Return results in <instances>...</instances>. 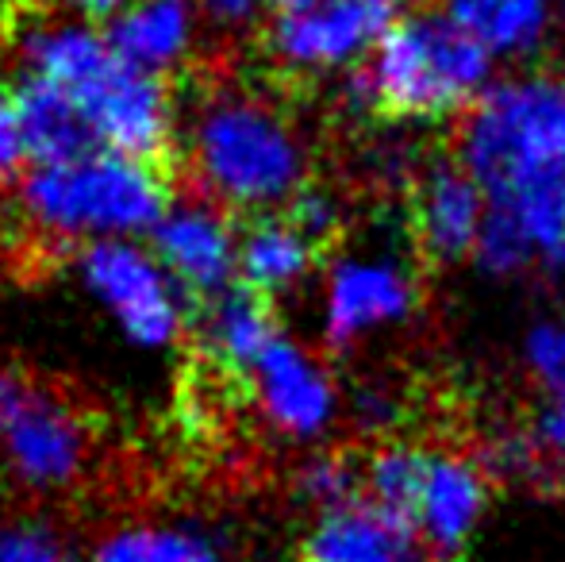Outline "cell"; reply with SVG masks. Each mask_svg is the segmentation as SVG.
Instances as JSON below:
<instances>
[{
	"label": "cell",
	"mask_w": 565,
	"mask_h": 562,
	"mask_svg": "<svg viewBox=\"0 0 565 562\" xmlns=\"http://www.w3.org/2000/svg\"><path fill=\"white\" fill-rule=\"evenodd\" d=\"M427 474V450L408 447V443H388L365 463V494L370 505L396 520H416L419 489H424Z\"/></svg>",
	"instance_id": "44dd1931"
},
{
	"label": "cell",
	"mask_w": 565,
	"mask_h": 562,
	"mask_svg": "<svg viewBox=\"0 0 565 562\" xmlns=\"http://www.w3.org/2000/svg\"><path fill=\"white\" fill-rule=\"evenodd\" d=\"M97 562H216L201 536L173 528H131L97 551Z\"/></svg>",
	"instance_id": "7402d4cb"
},
{
	"label": "cell",
	"mask_w": 565,
	"mask_h": 562,
	"mask_svg": "<svg viewBox=\"0 0 565 562\" xmlns=\"http://www.w3.org/2000/svg\"><path fill=\"white\" fill-rule=\"evenodd\" d=\"M401 0H320L300 15H277L269 46L292 70H335L385 39Z\"/></svg>",
	"instance_id": "52a82bcc"
},
{
	"label": "cell",
	"mask_w": 565,
	"mask_h": 562,
	"mask_svg": "<svg viewBox=\"0 0 565 562\" xmlns=\"http://www.w3.org/2000/svg\"><path fill=\"white\" fill-rule=\"evenodd\" d=\"M489 82V51L439 12L408 15L385 31L358 93L396 120H435L466 108Z\"/></svg>",
	"instance_id": "7a4b0ae2"
},
{
	"label": "cell",
	"mask_w": 565,
	"mask_h": 562,
	"mask_svg": "<svg viewBox=\"0 0 565 562\" xmlns=\"http://www.w3.org/2000/svg\"><path fill=\"white\" fill-rule=\"evenodd\" d=\"M300 486H305L308 501L323 505V512H331V509H342V505L354 501L358 474L350 463H342V458L331 455V458H316V463H308Z\"/></svg>",
	"instance_id": "d4e9b609"
},
{
	"label": "cell",
	"mask_w": 565,
	"mask_h": 562,
	"mask_svg": "<svg viewBox=\"0 0 565 562\" xmlns=\"http://www.w3.org/2000/svg\"><path fill=\"white\" fill-rule=\"evenodd\" d=\"M62 4L77 8V12H89V15H108L113 8L124 4V0H62Z\"/></svg>",
	"instance_id": "1f68e13d"
},
{
	"label": "cell",
	"mask_w": 565,
	"mask_h": 562,
	"mask_svg": "<svg viewBox=\"0 0 565 562\" xmlns=\"http://www.w3.org/2000/svg\"><path fill=\"white\" fill-rule=\"evenodd\" d=\"M154 251L162 271L173 285H181V297L193 300V308L227 293L231 278L238 274L235 232L224 212L204 201L166 209V216L154 224Z\"/></svg>",
	"instance_id": "ba28073f"
},
{
	"label": "cell",
	"mask_w": 565,
	"mask_h": 562,
	"mask_svg": "<svg viewBox=\"0 0 565 562\" xmlns=\"http://www.w3.org/2000/svg\"><path fill=\"white\" fill-rule=\"evenodd\" d=\"M285 216H289V224L297 227V232H305L316 247L331 243L339 232V204H335V197L323 193V189H300L289 201Z\"/></svg>",
	"instance_id": "484cf974"
},
{
	"label": "cell",
	"mask_w": 565,
	"mask_h": 562,
	"mask_svg": "<svg viewBox=\"0 0 565 562\" xmlns=\"http://www.w3.org/2000/svg\"><path fill=\"white\" fill-rule=\"evenodd\" d=\"M166 193L170 185L158 166L97 147L66 162L35 166L20 181V201L35 224L97 240L154 227L166 216Z\"/></svg>",
	"instance_id": "277c9868"
},
{
	"label": "cell",
	"mask_w": 565,
	"mask_h": 562,
	"mask_svg": "<svg viewBox=\"0 0 565 562\" xmlns=\"http://www.w3.org/2000/svg\"><path fill=\"white\" fill-rule=\"evenodd\" d=\"M23 397H28V385H20L12 374H4V370H0V435H4L8 421L15 416V409H20Z\"/></svg>",
	"instance_id": "4dcf8cb0"
},
{
	"label": "cell",
	"mask_w": 565,
	"mask_h": 562,
	"mask_svg": "<svg viewBox=\"0 0 565 562\" xmlns=\"http://www.w3.org/2000/svg\"><path fill=\"white\" fill-rule=\"evenodd\" d=\"M196 312H201V347L227 374H250L266 347L277 339L274 308L262 293L246 285H231Z\"/></svg>",
	"instance_id": "9a60e30c"
},
{
	"label": "cell",
	"mask_w": 565,
	"mask_h": 562,
	"mask_svg": "<svg viewBox=\"0 0 565 562\" xmlns=\"http://www.w3.org/2000/svg\"><path fill=\"white\" fill-rule=\"evenodd\" d=\"M539 439L546 443V447L554 450V455L565 458V405H551L543 416V424H539Z\"/></svg>",
	"instance_id": "f1b7e54d"
},
{
	"label": "cell",
	"mask_w": 565,
	"mask_h": 562,
	"mask_svg": "<svg viewBox=\"0 0 565 562\" xmlns=\"http://www.w3.org/2000/svg\"><path fill=\"white\" fill-rule=\"evenodd\" d=\"M189 35H193L189 0H139L108 28V46L131 66L162 74L185 54Z\"/></svg>",
	"instance_id": "e0dca14e"
},
{
	"label": "cell",
	"mask_w": 565,
	"mask_h": 562,
	"mask_svg": "<svg viewBox=\"0 0 565 562\" xmlns=\"http://www.w3.org/2000/svg\"><path fill=\"white\" fill-rule=\"evenodd\" d=\"M0 443L28 486H66L85 463V424L66 405L35 390L20 401Z\"/></svg>",
	"instance_id": "9c48e42d"
},
{
	"label": "cell",
	"mask_w": 565,
	"mask_h": 562,
	"mask_svg": "<svg viewBox=\"0 0 565 562\" xmlns=\"http://www.w3.org/2000/svg\"><path fill=\"white\" fill-rule=\"evenodd\" d=\"M15 43L31 77L51 82L82 113L85 128L100 150L158 166L170 155L173 108L158 74L131 66L85 23L23 15Z\"/></svg>",
	"instance_id": "6da1fadb"
},
{
	"label": "cell",
	"mask_w": 565,
	"mask_h": 562,
	"mask_svg": "<svg viewBox=\"0 0 565 562\" xmlns=\"http://www.w3.org/2000/svg\"><path fill=\"white\" fill-rule=\"evenodd\" d=\"M20 158H23V139H20V120H15V100L0 85V181H8L20 170Z\"/></svg>",
	"instance_id": "83f0119b"
},
{
	"label": "cell",
	"mask_w": 565,
	"mask_h": 562,
	"mask_svg": "<svg viewBox=\"0 0 565 562\" xmlns=\"http://www.w3.org/2000/svg\"><path fill=\"white\" fill-rule=\"evenodd\" d=\"M250 382L262 413L285 435L308 439V435L323 432L335 416V390H331L328 374L281 336L266 347L258 367L250 370Z\"/></svg>",
	"instance_id": "30bf717a"
},
{
	"label": "cell",
	"mask_w": 565,
	"mask_h": 562,
	"mask_svg": "<svg viewBox=\"0 0 565 562\" xmlns=\"http://www.w3.org/2000/svg\"><path fill=\"white\" fill-rule=\"evenodd\" d=\"M461 170L484 197L508 181L565 170V74H535L489 89L461 131Z\"/></svg>",
	"instance_id": "5b68a950"
},
{
	"label": "cell",
	"mask_w": 565,
	"mask_h": 562,
	"mask_svg": "<svg viewBox=\"0 0 565 562\" xmlns=\"http://www.w3.org/2000/svg\"><path fill=\"white\" fill-rule=\"evenodd\" d=\"M477 263L492 274H512L527 263L535 251H531L527 235L504 216V212L489 209L484 212V224H481V235H477V247H473Z\"/></svg>",
	"instance_id": "603a6c76"
},
{
	"label": "cell",
	"mask_w": 565,
	"mask_h": 562,
	"mask_svg": "<svg viewBox=\"0 0 565 562\" xmlns=\"http://www.w3.org/2000/svg\"><path fill=\"white\" fill-rule=\"evenodd\" d=\"M527 367L551 393V405H565V324H539L527 336Z\"/></svg>",
	"instance_id": "cb8c5ba5"
},
{
	"label": "cell",
	"mask_w": 565,
	"mask_h": 562,
	"mask_svg": "<svg viewBox=\"0 0 565 562\" xmlns=\"http://www.w3.org/2000/svg\"><path fill=\"white\" fill-rule=\"evenodd\" d=\"M416 305V285L393 263L347 258L335 266L328 285V339L350 347L388 324H401Z\"/></svg>",
	"instance_id": "8fae6325"
},
{
	"label": "cell",
	"mask_w": 565,
	"mask_h": 562,
	"mask_svg": "<svg viewBox=\"0 0 565 562\" xmlns=\"http://www.w3.org/2000/svg\"><path fill=\"white\" fill-rule=\"evenodd\" d=\"M193 162L212 197L238 209H269L305 189V142L269 100L209 97L193 124Z\"/></svg>",
	"instance_id": "3957f363"
},
{
	"label": "cell",
	"mask_w": 565,
	"mask_h": 562,
	"mask_svg": "<svg viewBox=\"0 0 565 562\" xmlns=\"http://www.w3.org/2000/svg\"><path fill=\"white\" fill-rule=\"evenodd\" d=\"M305 562H431L419 532L370 501H350L320 517Z\"/></svg>",
	"instance_id": "7c38bea8"
},
{
	"label": "cell",
	"mask_w": 565,
	"mask_h": 562,
	"mask_svg": "<svg viewBox=\"0 0 565 562\" xmlns=\"http://www.w3.org/2000/svg\"><path fill=\"white\" fill-rule=\"evenodd\" d=\"M316 255L320 247L305 232H297L289 216H262L238 240V274L246 289L269 297V293L292 289L312 271Z\"/></svg>",
	"instance_id": "ac0fdd59"
},
{
	"label": "cell",
	"mask_w": 565,
	"mask_h": 562,
	"mask_svg": "<svg viewBox=\"0 0 565 562\" xmlns=\"http://www.w3.org/2000/svg\"><path fill=\"white\" fill-rule=\"evenodd\" d=\"M489 501L484 474L461 455H427L424 489H419L416 520L419 540L435 555H458L473 536Z\"/></svg>",
	"instance_id": "4fadbf2b"
},
{
	"label": "cell",
	"mask_w": 565,
	"mask_h": 562,
	"mask_svg": "<svg viewBox=\"0 0 565 562\" xmlns=\"http://www.w3.org/2000/svg\"><path fill=\"white\" fill-rule=\"evenodd\" d=\"M12 100H15V120H20L23 155L35 166L66 162V158H77L97 147L89 128H85L82 113H77V105L62 89H54L51 82L28 77L12 93Z\"/></svg>",
	"instance_id": "2e32d148"
},
{
	"label": "cell",
	"mask_w": 565,
	"mask_h": 562,
	"mask_svg": "<svg viewBox=\"0 0 565 562\" xmlns=\"http://www.w3.org/2000/svg\"><path fill=\"white\" fill-rule=\"evenodd\" d=\"M0 562H70L58 540L39 528H0Z\"/></svg>",
	"instance_id": "4316f807"
},
{
	"label": "cell",
	"mask_w": 565,
	"mask_h": 562,
	"mask_svg": "<svg viewBox=\"0 0 565 562\" xmlns=\"http://www.w3.org/2000/svg\"><path fill=\"white\" fill-rule=\"evenodd\" d=\"M492 209L504 212L523 235L531 251L565 266V170H543L508 181L497 189Z\"/></svg>",
	"instance_id": "d6986e66"
},
{
	"label": "cell",
	"mask_w": 565,
	"mask_h": 562,
	"mask_svg": "<svg viewBox=\"0 0 565 562\" xmlns=\"http://www.w3.org/2000/svg\"><path fill=\"white\" fill-rule=\"evenodd\" d=\"M316 4H320V0H269V8H274L277 15H300Z\"/></svg>",
	"instance_id": "d6a6232c"
},
{
	"label": "cell",
	"mask_w": 565,
	"mask_h": 562,
	"mask_svg": "<svg viewBox=\"0 0 565 562\" xmlns=\"http://www.w3.org/2000/svg\"><path fill=\"white\" fill-rule=\"evenodd\" d=\"M416 235L435 263H458L473 255L484 224V189L458 166H435L416 189Z\"/></svg>",
	"instance_id": "5bb4252c"
},
{
	"label": "cell",
	"mask_w": 565,
	"mask_h": 562,
	"mask_svg": "<svg viewBox=\"0 0 565 562\" xmlns=\"http://www.w3.org/2000/svg\"><path fill=\"white\" fill-rule=\"evenodd\" d=\"M201 8L209 15H216V20L224 23H243L254 15V8H258V0H201Z\"/></svg>",
	"instance_id": "f546056e"
},
{
	"label": "cell",
	"mask_w": 565,
	"mask_h": 562,
	"mask_svg": "<svg viewBox=\"0 0 565 562\" xmlns=\"http://www.w3.org/2000/svg\"><path fill=\"white\" fill-rule=\"evenodd\" d=\"M450 20L489 54H523L551 23L546 0H450Z\"/></svg>",
	"instance_id": "ffe728a7"
},
{
	"label": "cell",
	"mask_w": 565,
	"mask_h": 562,
	"mask_svg": "<svg viewBox=\"0 0 565 562\" xmlns=\"http://www.w3.org/2000/svg\"><path fill=\"white\" fill-rule=\"evenodd\" d=\"M82 274L139 347H166L178 339L185 300L158 258L124 240H97L82 255Z\"/></svg>",
	"instance_id": "8992f818"
}]
</instances>
